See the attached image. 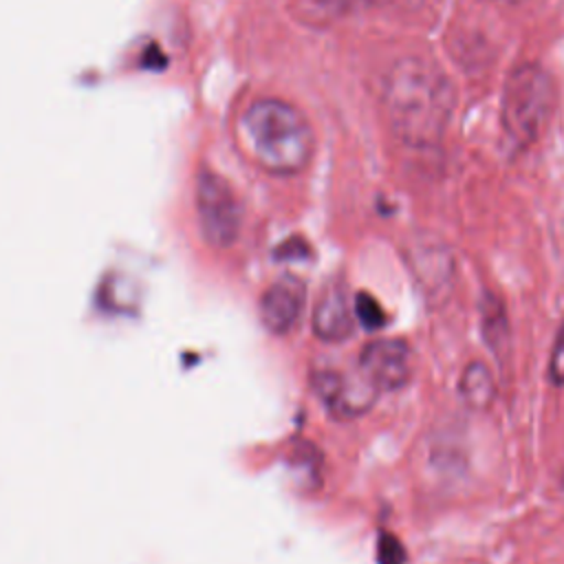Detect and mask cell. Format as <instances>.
<instances>
[{"mask_svg": "<svg viewBox=\"0 0 564 564\" xmlns=\"http://www.w3.org/2000/svg\"><path fill=\"white\" fill-rule=\"evenodd\" d=\"M412 350L408 341L397 337L375 339L359 352V370L379 392L403 388L412 377Z\"/></svg>", "mask_w": 564, "mask_h": 564, "instance_id": "obj_6", "label": "cell"}, {"mask_svg": "<svg viewBox=\"0 0 564 564\" xmlns=\"http://www.w3.org/2000/svg\"><path fill=\"white\" fill-rule=\"evenodd\" d=\"M194 205L203 238L216 247L227 249L238 240L242 212L234 187L216 172L200 170L194 185Z\"/></svg>", "mask_w": 564, "mask_h": 564, "instance_id": "obj_4", "label": "cell"}, {"mask_svg": "<svg viewBox=\"0 0 564 564\" xmlns=\"http://www.w3.org/2000/svg\"><path fill=\"white\" fill-rule=\"evenodd\" d=\"M549 377L555 386H564V322L557 330L553 350H551V361H549Z\"/></svg>", "mask_w": 564, "mask_h": 564, "instance_id": "obj_14", "label": "cell"}, {"mask_svg": "<svg viewBox=\"0 0 564 564\" xmlns=\"http://www.w3.org/2000/svg\"><path fill=\"white\" fill-rule=\"evenodd\" d=\"M381 106L392 134L410 148L436 145L452 121L456 88L430 57L397 59L381 84Z\"/></svg>", "mask_w": 564, "mask_h": 564, "instance_id": "obj_1", "label": "cell"}, {"mask_svg": "<svg viewBox=\"0 0 564 564\" xmlns=\"http://www.w3.org/2000/svg\"><path fill=\"white\" fill-rule=\"evenodd\" d=\"M555 108V82L535 64H518L505 82L500 99L502 130L518 148H529L544 134Z\"/></svg>", "mask_w": 564, "mask_h": 564, "instance_id": "obj_3", "label": "cell"}, {"mask_svg": "<svg viewBox=\"0 0 564 564\" xmlns=\"http://www.w3.org/2000/svg\"><path fill=\"white\" fill-rule=\"evenodd\" d=\"M311 386L326 410L337 419H352L368 412L379 390L370 383V379L359 370L357 377L344 375L339 370H317L311 377Z\"/></svg>", "mask_w": 564, "mask_h": 564, "instance_id": "obj_5", "label": "cell"}, {"mask_svg": "<svg viewBox=\"0 0 564 564\" xmlns=\"http://www.w3.org/2000/svg\"><path fill=\"white\" fill-rule=\"evenodd\" d=\"M458 392L471 410H487L496 399V383L489 366L482 361H469L460 372Z\"/></svg>", "mask_w": 564, "mask_h": 564, "instance_id": "obj_10", "label": "cell"}, {"mask_svg": "<svg viewBox=\"0 0 564 564\" xmlns=\"http://www.w3.org/2000/svg\"><path fill=\"white\" fill-rule=\"evenodd\" d=\"M236 130L249 159L273 176L304 172L315 152V132L308 117L280 97L251 101L240 112Z\"/></svg>", "mask_w": 564, "mask_h": 564, "instance_id": "obj_2", "label": "cell"}, {"mask_svg": "<svg viewBox=\"0 0 564 564\" xmlns=\"http://www.w3.org/2000/svg\"><path fill=\"white\" fill-rule=\"evenodd\" d=\"M390 0H295L293 13L311 26H328L344 18L366 13Z\"/></svg>", "mask_w": 564, "mask_h": 564, "instance_id": "obj_9", "label": "cell"}, {"mask_svg": "<svg viewBox=\"0 0 564 564\" xmlns=\"http://www.w3.org/2000/svg\"><path fill=\"white\" fill-rule=\"evenodd\" d=\"M480 324H482V335L489 348L500 350L509 337V326H507L502 302L491 293H485L480 302Z\"/></svg>", "mask_w": 564, "mask_h": 564, "instance_id": "obj_11", "label": "cell"}, {"mask_svg": "<svg viewBox=\"0 0 564 564\" xmlns=\"http://www.w3.org/2000/svg\"><path fill=\"white\" fill-rule=\"evenodd\" d=\"M377 562L379 564H405V549L397 535L383 531L377 542Z\"/></svg>", "mask_w": 564, "mask_h": 564, "instance_id": "obj_13", "label": "cell"}, {"mask_svg": "<svg viewBox=\"0 0 564 564\" xmlns=\"http://www.w3.org/2000/svg\"><path fill=\"white\" fill-rule=\"evenodd\" d=\"M562 487H564V471H562Z\"/></svg>", "mask_w": 564, "mask_h": 564, "instance_id": "obj_15", "label": "cell"}, {"mask_svg": "<svg viewBox=\"0 0 564 564\" xmlns=\"http://www.w3.org/2000/svg\"><path fill=\"white\" fill-rule=\"evenodd\" d=\"M355 306L350 304L341 284H330L322 291L313 306L311 326L317 339L326 344H339L355 330Z\"/></svg>", "mask_w": 564, "mask_h": 564, "instance_id": "obj_8", "label": "cell"}, {"mask_svg": "<svg viewBox=\"0 0 564 564\" xmlns=\"http://www.w3.org/2000/svg\"><path fill=\"white\" fill-rule=\"evenodd\" d=\"M306 306V284L297 275H282L271 282L258 304L262 326L273 335L291 333Z\"/></svg>", "mask_w": 564, "mask_h": 564, "instance_id": "obj_7", "label": "cell"}, {"mask_svg": "<svg viewBox=\"0 0 564 564\" xmlns=\"http://www.w3.org/2000/svg\"><path fill=\"white\" fill-rule=\"evenodd\" d=\"M352 306H355V317L364 328L379 330L386 324V313L370 293H364V291L357 293Z\"/></svg>", "mask_w": 564, "mask_h": 564, "instance_id": "obj_12", "label": "cell"}]
</instances>
